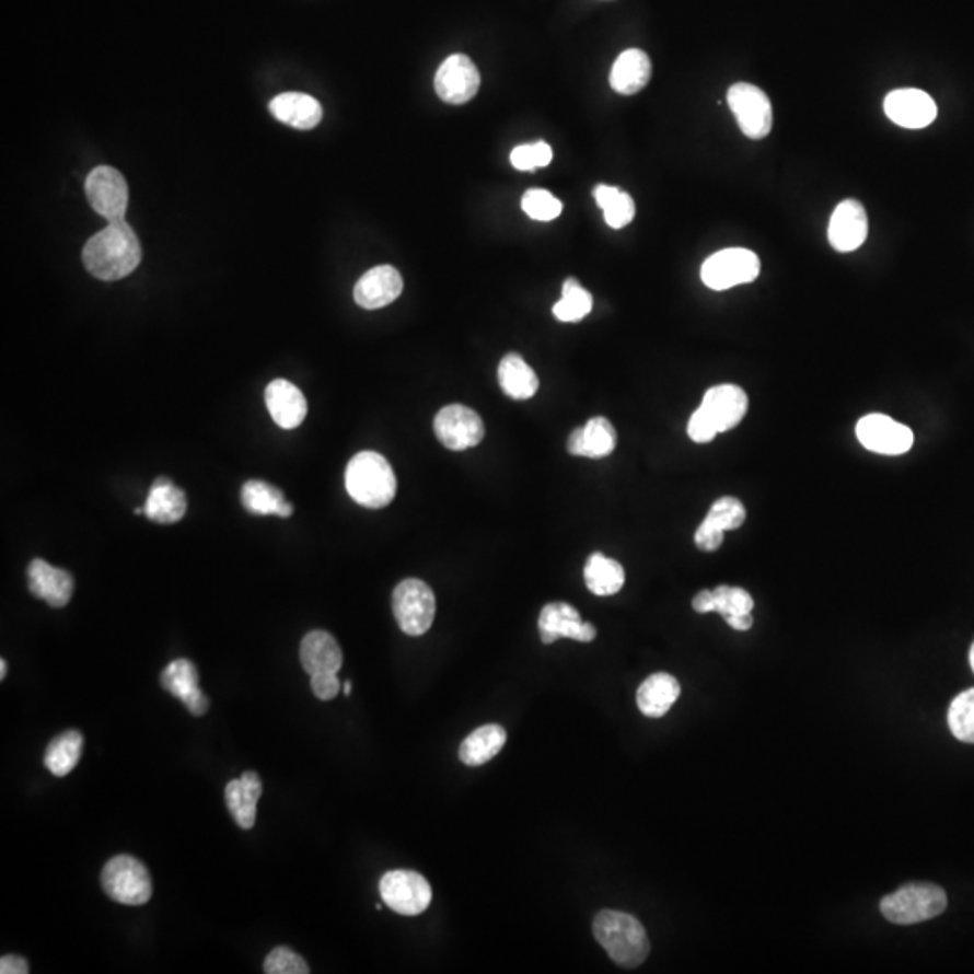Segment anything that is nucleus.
Listing matches in <instances>:
<instances>
[{
  "instance_id": "5",
  "label": "nucleus",
  "mask_w": 974,
  "mask_h": 974,
  "mask_svg": "<svg viewBox=\"0 0 974 974\" xmlns=\"http://www.w3.org/2000/svg\"><path fill=\"white\" fill-rule=\"evenodd\" d=\"M103 890L125 906H143L152 897V877L143 862L132 856H116L102 872Z\"/></svg>"
},
{
  "instance_id": "22",
  "label": "nucleus",
  "mask_w": 974,
  "mask_h": 974,
  "mask_svg": "<svg viewBox=\"0 0 974 974\" xmlns=\"http://www.w3.org/2000/svg\"><path fill=\"white\" fill-rule=\"evenodd\" d=\"M266 406L273 421L283 430H294L308 416V401L302 390L286 380H275L267 385Z\"/></svg>"
},
{
  "instance_id": "3",
  "label": "nucleus",
  "mask_w": 974,
  "mask_h": 974,
  "mask_svg": "<svg viewBox=\"0 0 974 974\" xmlns=\"http://www.w3.org/2000/svg\"><path fill=\"white\" fill-rule=\"evenodd\" d=\"M345 487L359 506L381 509L394 500L397 480L385 456L375 452H361L350 459L345 472Z\"/></svg>"
},
{
  "instance_id": "30",
  "label": "nucleus",
  "mask_w": 974,
  "mask_h": 974,
  "mask_svg": "<svg viewBox=\"0 0 974 974\" xmlns=\"http://www.w3.org/2000/svg\"><path fill=\"white\" fill-rule=\"evenodd\" d=\"M506 740L508 734L502 726L486 723L483 728L475 729L472 734H467L459 749V758L462 764L469 767L487 764L502 751Z\"/></svg>"
},
{
  "instance_id": "8",
  "label": "nucleus",
  "mask_w": 974,
  "mask_h": 974,
  "mask_svg": "<svg viewBox=\"0 0 974 974\" xmlns=\"http://www.w3.org/2000/svg\"><path fill=\"white\" fill-rule=\"evenodd\" d=\"M731 113L749 139H764L773 130V105L767 94L753 83H734L728 91Z\"/></svg>"
},
{
  "instance_id": "35",
  "label": "nucleus",
  "mask_w": 974,
  "mask_h": 974,
  "mask_svg": "<svg viewBox=\"0 0 974 974\" xmlns=\"http://www.w3.org/2000/svg\"><path fill=\"white\" fill-rule=\"evenodd\" d=\"M592 294L576 278H567L561 300L553 308L554 316L565 324H576L592 311Z\"/></svg>"
},
{
  "instance_id": "18",
  "label": "nucleus",
  "mask_w": 974,
  "mask_h": 974,
  "mask_svg": "<svg viewBox=\"0 0 974 974\" xmlns=\"http://www.w3.org/2000/svg\"><path fill=\"white\" fill-rule=\"evenodd\" d=\"M161 684L166 692L179 698L194 717H202L210 708V698L199 687L197 668L188 659L170 662L161 673Z\"/></svg>"
},
{
  "instance_id": "12",
  "label": "nucleus",
  "mask_w": 974,
  "mask_h": 974,
  "mask_svg": "<svg viewBox=\"0 0 974 974\" xmlns=\"http://www.w3.org/2000/svg\"><path fill=\"white\" fill-rule=\"evenodd\" d=\"M856 436L865 450L879 455H904L912 450L915 442V436L908 426L884 414H870L859 419Z\"/></svg>"
},
{
  "instance_id": "17",
  "label": "nucleus",
  "mask_w": 974,
  "mask_h": 974,
  "mask_svg": "<svg viewBox=\"0 0 974 974\" xmlns=\"http://www.w3.org/2000/svg\"><path fill=\"white\" fill-rule=\"evenodd\" d=\"M700 408L706 411L709 421L714 422L718 433H726L744 421L749 410V397L742 386L731 383L715 385L704 394Z\"/></svg>"
},
{
  "instance_id": "19",
  "label": "nucleus",
  "mask_w": 974,
  "mask_h": 974,
  "mask_svg": "<svg viewBox=\"0 0 974 974\" xmlns=\"http://www.w3.org/2000/svg\"><path fill=\"white\" fill-rule=\"evenodd\" d=\"M403 292V277L392 266L372 267L359 278L355 288V300L359 308L375 311L395 302Z\"/></svg>"
},
{
  "instance_id": "4",
  "label": "nucleus",
  "mask_w": 974,
  "mask_h": 974,
  "mask_svg": "<svg viewBox=\"0 0 974 974\" xmlns=\"http://www.w3.org/2000/svg\"><path fill=\"white\" fill-rule=\"evenodd\" d=\"M948 908V895L942 888L929 882H912L898 888L881 901V913L898 926L926 923L939 917Z\"/></svg>"
},
{
  "instance_id": "7",
  "label": "nucleus",
  "mask_w": 974,
  "mask_h": 974,
  "mask_svg": "<svg viewBox=\"0 0 974 974\" xmlns=\"http://www.w3.org/2000/svg\"><path fill=\"white\" fill-rule=\"evenodd\" d=\"M760 258L756 253L744 247H729L717 252L704 262L700 269L703 282L714 291H726L742 283H751L758 278Z\"/></svg>"
},
{
  "instance_id": "34",
  "label": "nucleus",
  "mask_w": 974,
  "mask_h": 974,
  "mask_svg": "<svg viewBox=\"0 0 974 974\" xmlns=\"http://www.w3.org/2000/svg\"><path fill=\"white\" fill-rule=\"evenodd\" d=\"M594 199L603 210L606 224L614 230L628 227L636 217V202L631 199V195L621 190L617 186H595Z\"/></svg>"
},
{
  "instance_id": "32",
  "label": "nucleus",
  "mask_w": 974,
  "mask_h": 974,
  "mask_svg": "<svg viewBox=\"0 0 974 974\" xmlns=\"http://www.w3.org/2000/svg\"><path fill=\"white\" fill-rule=\"evenodd\" d=\"M241 498L242 506L250 513L260 514V517L277 514L280 519H289L292 511H294L291 503L286 502L282 491L271 486V484L264 483V480H250V483L244 484Z\"/></svg>"
},
{
  "instance_id": "9",
  "label": "nucleus",
  "mask_w": 974,
  "mask_h": 974,
  "mask_svg": "<svg viewBox=\"0 0 974 974\" xmlns=\"http://www.w3.org/2000/svg\"><path fill=\"white\" fill-rule=\"evenodd\" d=\"M380 893L392 912L414 917L421 915L431 903L430 882L411 870H392L381 877Z\"/></svg>"
},
{
  "instance_id": "25",
  "label": "nucleus",
  "mask_w": 974,
  "mask_h": 974,
  "mask_svg": "<svg viewBox=\"0 0 974 974\" xmlns=\"http://www.w3.org/2000/svg\"><path fill=\"white\" fill-rule=\"evenodd\" d=\"M227 805L236 825L250 831L257 820V805L262 796V779L257 773H244L241 778L231 779L227 787Z\"/></svg>"
},
{
  "instance_id": "1",
  "label": "nucleus",
  "mask_w": 974,
  "mask_h": 974,
  "mask_svg": "<svg viewBox=\"0 0 974 974\" xmlns=\"http://www.w3.org/2000/svg\"><path fill=\"white\" fill-rule=\"evenodd\" d=\"M83 264L93 277L114 282L129 277L141 262L138 235L125 221L108 222L83 247Z\"/></svg>"
},
{
  "instance_id": "24",
  "label": "nucleus",
  "mask_w": 974,
  "mask_h": 974,
  "mask_svg": "<svg viewBox=\"0 0 974 974\" xmlns=\"http://www.w3.org/2000/svg\"><path fill=\"white\" fill-rule=\"evenodd\" d=\"M269 111L278 121L300 130L318 127L322 116H324L318 100L303 93L278 94L269 103Z\"/></svg>"
},
{
  "instance_id": "28",
  "label": "nucleus",
  "mask_w": 974,
  "mask_h": 974,
  "mask_svg": "<svg viewBox=\"0 0 974 974\" xmlns=\"http://www.w3.org/2000/svg\"><path fill=\"white\" fill-rule=\"evenodd\" d=\"M186 495L183 489L170 483L169 478H158L150 487L149 498L144 502V514L152 522L175 523L185 517Z\"/></svg>"
},
{
  "instance_id": "44",
  "label": "nucleus",
  "mask_w": 974,
  "mask_h": 974,
  "mask_svg": "<svg viewBox=\"0 0 974 974\" xmlns=\"http://www.w3.org/2000/svg\"><path fill=\"white\" fill-rule=\"evenodd\" d=\"M722 544L723 531L704 520L698 525L697 533H695V545H697L698 549L704 550V553H715V550L722 547Z\"/></svg>"
},
{
  "instance_id": "15",
  "label": "nucleus",
  "mask_w": 974,
  "mask_h": 974,
  "mask_svg": "<svg viewBox=\"0 0 974 974\" xmlns=\"http://www.w3.org/2000/svg\"><path fill=\"white\" fill-rule=\"evenodd\" d=\"M540 639L544 645H553L561 637L580 642H592L598 630L592 623H584L580 612L567 603H549L540 612Z\"/></svg>"
},
{
  "instance_id": "27",
  "label": "nucleus",
  "mask_w": 974,
  "mask_h": 974,
  "mask_svg": "<svg viewBox=\"0 0 974 974\" xmlns=\"http://www.w3.org/2000/svg\"><path fill=\"white\" fill-rule=\"evenodd\" d=\"M681 697V684L670 673H653L637 689V706L645 717L662 718Z\"/></svg>"
},
{
  "instance_id": "16",
  "label": "nucleus",
  "mask_w": 974,
  "mask_h": 974,
  "mask_svg": "<svg viewBox=\"0 0 974 974\" xmlns=\"http://www.w3.org/2000/svg\"><path fill=\"white\" fill-rule=\"evenodd\" d=\"M868 236V213L857 199L837 205L828 224V242L839 253L856 252Z\"/></svg>"
},
{
  "instance_id": "29",
  "label": "nucleus",
  "mask_w": 974,
  "mask_h": 974,
  "mask_svg": "<svg viewBox=\"0 0 974 974\" xmlns=\"http://www.w3.org/2000/svg\"><path fill=\"white\" fill-rule=\"evenodd\" d=\"M498 383L503 394L514 401H527L538 392L540 380L520 355L503 356L498 364Z\"/></svg>"
},
{
  "instance_id": "37",
  "label": "nucleus",
  "mask_w": 974,
  "mask_h": 974,
  "mask_svg": "<svg viewBox=\"0 0 974 974\" xmlns=\"http://www.w3.org/2000/svg\"><path fill=\"white\" fill-rule=\"evenodd\" d=\"M753 608V595L745 589L720 584L714 590V612H718L726 623L734 617L747 616Z\"/></svg>"
},
{
  "instance_id": "49",
  "label": "nucleus",
  "mask_w": 974,
  "mask_h": 974,
  "mask_svg": "<svg viewBox=\"0 0 974 974\" xmlns=\"http://www.w3.org/2000/svg\"><path fill=\"white\" fill-rule=\"evenodd\" d=\"M970 662H971V668H973V672H974V642H973V647H971V650H970Z\"/></svg>"
},
{
  "instance_id": "48",
  "label": "nucleus",
  "mask_w": 974,
  "mask_h": 974,
  "mask_svg": "<svg viewBox=\"0 0 974 974\" xmlns=\"http://www.w3.org/2000/svg\"><path fill=\"white\" fill-rule=\"evenodd\" d=\"M344 693H345V695H347V697H349L350 693H352V682H350V681L345 682Z\"/></svg>"
},
{
  "instance_id": "6",
  "label": "nucleus",
  "mask_w": 974,
  "mask_h": 974,
  "mask_svg": "<svg viewBox=\"0 0 974 974\" xmlns=\"http://www.w3.org/2000/svg\"><path fill=\"white\" fill-rule=\"evenodd\" d=\"M392 608L406 636H425L436 619V594L425 581L408 578L395 587Z\"/></svg>"
},
{
  "instance_id": "36",
  "label": "nucleus",
  "mask_w": 974,
  "mask_h": 974,
  "mask_svg": "<svg viewBox=\"0 0 974 974\" xmlns=\"http://www.w3.org/2000/svg\"><path fill=\"white\" fill-rule=\"evenodd\" d=\"M948 723L954 739L974 744V687L960 693L948 711Z\"/></svg>"
},
{
  "instance_id": "42",
  "label": "nucleus",
  "mask_w": 974,
  "mask_h": 974,
  "mask_svg": "<svg viewBox=\"0 0 974 974\" xmlns=\"http://www.w3.org/2000/svg\"><path fill=\"white\" fill-rule=\"evenodd\" d=\"M687 436L692 439L693 442H697V444H708V442L714 441L715 437L718 436L717 428H715L714 422L709 421V417L706 416V411L698 406L697 410L693 411V416L689 417V422H687Z\"/></svg>"
},
{
  "instance_id": "46",
  "label": "nucleus",
  "mask_w": 974,
  "mask_h": 974,
  "mask_svg": "<svg viewBox=\"0 0 974 974\" xmlns=\"http://www.w3.org/2000/svg\"><path fill=\"white\" fill-rule=\"evenodd\" d=\"M693 611L698 612V614H709V612H714V590H700L695 598H693Z\"/></svg>"
},
{
  "instance_id": "10",
  "label": "nucleus",
  "mask_w": 974,
  "mask_h": 974,
  "mask_svg": "<svg viewBox=\"0 0 974 974\" xmlns=\"http://www.w3.org/2000/svg\"><path fill=\"white\" fill-rule=\"evenodd\" d=\"M89 205L108 222L124 221L129 206V186L113 166H96L85 179Z\"/></svg>"
},
{
  "instance_id": "39",
  "label": "nucleus",
  "mask_w": 974,
  "mask_h": 974,
  "mask_svg": "<svg viewBox=\"0 0 974 974\" xmlns=\"http://www.w3.org/2000/svg\"><path fill=\"white\" fill-rule=\"evenodd\" d=\"M561 208H564L561 200L556 199L550 192L540 188L527 190L522 197V210L534 221H554L561 216Z\"/></svg>"
},
{
  "instance_id": "14",
  "label": "nucleus",
  "mask_w": 974,
  "mask_h": 974,
  "mask_svg": "<svg viewBox=\"0 0 974 974\" xmlns=\"http://www.w3.org/2000/svg\"><path fill=\"white\" fill-rule=\"evenodd\" d=\"M884 113L893 124L904 129H926L934 124L939 108L934 97L918 89H898L884 100Z\"/></svg>"
},
{
  "instance_id": "31",
  "label": "nucleus",
  "mask_w": 974,
  "mask_h": 974,
  "mask_svg": "<svg viewBox=\"0 0 974 974\" xmlns=\"http://www.w3.org/2000/svg\"><path fill=\"white\" fill-rule=\"evenodd\" d=\"M625 580V569L617 559L608 558L603 553L590 554L584 565V583L592 594H617Z\"/></svg>"
},
{
  "instance_id": "26",
  "label": "nucleus",
  "mask_w": 974,
  "mask_h": 974,
  "mask_svg": "<svg viewBox=\"0 0 974 974\" xmlns=\"http://www.w3.org/2000/svg\"><path fill=\"white\" fill-rule=\"evenodd\" d=\"M651 78V60L641 49H626L612 66L611 88L623 96H631L647 88Z\"/></svg>"
},
{
  "instance_id": "47",
  "label": "nucleus",
  "mask_w": 974,
  "mask_h": 974,
  "mask_svg": "<svg viewBox=\"0 0 974 974\" xmlns=\"http://www.w3.org/2000/svg\"><path fill=\"white\" fill-rule=\"evenodd\" d=\"M5 672H8V662L2 659V661H0V681H4Z\"/></svg>"
},
{
  "instance_id": "33",
  "label": "nucleus",
  "mask_w": 974,
  "mask_h": 974,
  "mask_svg": "<svg viewBox=\"0 0 974 974\" xmlns=\"http://www.w3.org/2000/svg\"><path fill=\"white\" fill-rule=\"evenodd\" d=\"M82 733L66 731L60 734L53 740L51 744L47 745L46 758H44L47 770L58 778L69 775L82 758Z\"/></svg>"
},
{
  "instance_id": "21",
  "label": "nucleus",
  "mask_w": 974,
  "mask_h": 974,
  "mask_svg": "<svg viewBox=\"0 0 974 974\" xmlns=\"http://www.w3.org/2000/svg\"><path fill=\"white\" fill-rule=\"evenodd\" d=\"M617 431L606 417H592L583 428H576L567 441V452L584 459H603L614 453Z\"/></svg>"
},
{
  "instance_id": "41",
  "label": "nucleus",
  "mask_w": 974,
  "mask_h": 974,
  "mask_svg": "<svg viewBox=\"0 0 974 974\" xmlns=\"http://www.w3.org/2000/svg\"><path fill=\"white\" fill-rule=\"evenodd\" d=\"M267 974H308L309 965L300 954L288 948L273 949L264 962Z\"/></svg>"
},
{
  "instance_id": "13",
  "label": "nucleus",
  "mask_w": 974,
  "mask_h": 974,
  "mask_svg": "<svg viewBox=\"0 0 974 974\" xmlns=\"http://www.w3.org/2000/svg\"><path fill=\"white\" fill-rule=\"evenodd\" d=\"M478 89L480 72L466 55H452L437 69L436 93L442 102L464 105L477 96Z\"/></svg>"
},
{
  "instance_id": "40",
  "label": "nucleus",
  "mask_w": 974,
  "mask_h": 974,
  "mask_svg": "<svg viewBox=\"0 0 974 974\" xmlns=\"http://www.w3.org/2000/svg\"><path fill=\"white\" fill-rule=\"evenodd\" d=\"M553 161V149L549 143L538 141L533 144H520L511 152V163L514 169L522 172H533V170L544 169Z\"/></svg>"
},
{
  "instance_id": "2",
  "label": "nucleus",
  "mask_w": 974,
  "mask_h": 974,
  "mask_svg": "<svg viewBox=\"0 0 974 974\" xmlns=\"http://www.w3.org/2000/svg\"><path fill=\"white\" fill-rule=\"evenodd\" d=\"M594 937L621 967H639L648 959L647 929L636 917L616 909H603L594 918Z\"/></svg>"
},
{
  "instance_id": "23",
  "label": "nucleus",
  "mask_w": 974,
  "mask_h": 974,
  "mask_svg": "<svg viewBox=\"0 0 974 974\" xmlns=\"http://www.w3.org/2000/svg\"><path fill=\"white\" fill-rule=\"evenodd\" d=\"M300 661L309 675L338 673L344 664V651L328 631H309L300 645Z\"/></svg>"
},
{
  "instance_id": "11",
  "label": "nucleus",
  "mask_w": 974,
  "mask_h": 974,
  "mask_svg": "<svg viewBox=\"0 0 974 974\" xmlns=\"http://www.w3.org/2000/svg\"><path fill=\"white\" fill-rule=\"evenodd\" d=\"M433 430L442 447L453 452L478 447L486 437V426L480 416L464 405L444 406L436 416Z\"/></svg>"
},
{
  "instance_id": "38",
  "label": "nucleus",
  "mask_w": 974,
  "mask_h": 974,
  "mask_svg": "<svg viewBox=\"0 0 974 974\" xmlns=\"http://www.w3.org/2000/svg\"><path fill=\"white\" fill-rule=\"evenodd\" d=\"M745 519H747V511H745V506L740 502L739 498L722 497L718 498L717 502L711 506L708 517L704 520L726 533V531H737V529L742 527Z\"/></svg>"
},
{
  "instance_id": "45",
  "label": "nucleus",
  "mask_w": 974,
  "mask_h": 974,
  "mask_svg": "<svg viewBox=\"0 0 974 974\" xmlns=\"http://www.w3.org/2000/svg\"><path fill=\"white\" fill-rule=\"evenodd\" d=\"M27 962L16 954H4L0 959V973L2 974H26Z\"/></svg>"
},
{
  "instance_id": "20",
  "label": "nucleus",
  "mask_w": 974,
  "mask_h": 974,
  "mask_svg": "<svg viewBox=\"0 0 974 974\" xmlns=\"http://www.w3.org/2000/svg\"><path fill=\"white\" fill-rule=\"evenodd\" d=\"M27 583L35 598L46 601L47 605L55 608L66 606L74 592L72 576L40 558L33 559L27 567Z\"/></svg>"
},
{
  "instance_id": "43",
  "label": "nucleus",
  "mask_w": 974,
  "mask_h": 974,
  "mask_svg": "<svg viewBox=\"0 0 974 974\" xmlns=\"http://www.w3.org/2000/svg\"><path fill=\"white\" fill-rule=\"evenodd\" d=\"M311 689L320 700H333L341 689L338 673H318L311 675Z\"/></svg>"
}]
</instances>
